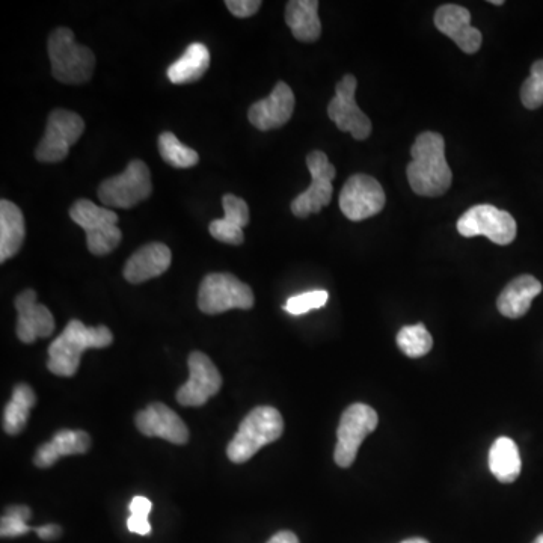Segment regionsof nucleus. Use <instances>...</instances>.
I'll return each mask as SVG.
<instances>
[{
  "instance_id": "1",
  "label": "nucleus",
  "mask_w": 543,
  "mask_h": 543,
  "mask_svg": "<svg viewBox=\"0 0 543 543\" xmlns=\"http://www.w3.org/2000/svg\"><path fill=\"white\" fill-rule=\"evenodd\" d=\"M406 169L412 191L420 197H441L450 189L453 174L445 159V142L439 133L424 132L411 148Z\"/></svg>"
},
{
  "instance_id": "2",
  "label": "nucleus",
  "mask_w": 543,
  "mask_h": 543,
  "mask_svg": "<svg viewBox=\"0 0 543 543\" xmlns=\"http://www.w3.org/2000/svg\"><path fill=\"white\" fill-rule=\"evenodd\" d=\"M114 341L108 326L89 328L80 320H71L62 334L50 344L47 369L56 376L70 378L76 375L82 353L88 349H105Z\"/></svg>"
},
{
  "instance_id": "3",
  "label": "nucleus",
  "mask_w": 543,
  "mask_h": 543,
  "mask_svg": "<svg viewBox=\"0 0 543 543\" xmlns=\"http://www.w3.org/2000/svg\"><path fill=\"white\" fill-rule=\"evenodd\" d=\"M283 432L284 420L280 411L272 406H258L246 415L233 441L228 444V459L234 464H245L264 445L277 441Z\"/></svg>"
},
{
  "instance_id": "4",
  "label": "nucleus",
  "mask_w": 543,
  "mask_h": 543,
  "mask_svg": "<svg viewBox=\"0 0 543 543\" xmlns=\"http://www.w3.org/2000/svg\"><path fill=\"white\" fill-rule=\"evenodd\" d=\"M52 74L65 85H80L93 77L96 55L93 50L77 43L73 31L58 28L52 32L47 44Z\"/></svg>"
},
{
  "instance_id": "5",
  "label": "nucleus",
  "mask_w": 543,
  "mask_h": 543,
  "mask_svg": "<svg viewBox=\"0 0 543 543\" xmlns=\"http://www.w3.org/2000/svg\"><path fill=\"white\" fill-rule=\"evenodd\" d=\"M70 218L83 228L91 254L108 255L118 248L123 233L118 228V215L89 200H77L71 206Z\"/></svg>"
},
{
  "instance_id": "6",
  "label": "nucleus",
  "mask_w": 543,
  "mask_h": 543,
  "mask_svg": "<svg viewBox=\"0 0 543 543\" xmlns=\"http://www.w3.org/2000/svg\"><path fill=\"white\" fill-rule=\"evenodd\" d=\"M198 307L210 316L236 308L251 310L254 307V293L248 284L242 283L234 275L210 274L201 283Z\"/></svg>"
},
{
  "instance_id": "7",
  "label": "nucleus",
  "mask_w": 543,
  "mask_h": 543,
  "mask_svg": "<svg viewBox=\"0 0 543 543\" xmlns=\"http://www.w3.org/2000/svg\"><path fill=\"white\" fill-rule=\"evenodd\" d=\"M153 192L151 174L142 160H132L126 171L103 181L99 198L105 206L114 209H132L147 200Z\"/></svg>"
},
{
  "instance_id": "8",
  "label": "nucleus",
  "mask_w": 543,
  "mask_h": 543,
  "mask_svg": "<svg viewBox=\"0 0 543 543\" xmlns=\"http://www.w3.org/2000/svg\"><path fill=\"white\" fill-rule=\"evenodd\" d=\"M379 418L372 406L353 403L341 415L334 459L338 467L349 468L355 462L362 441L375 432Z\"/></svg>"
},
{
  "instance_id": "9",
  "label": "nucleus",
  "mask_w": 543,
  "mask_h": 543,
  "mask_svg": "<svg viewBox=\"0 0 543 543\" xmlns=\"http://www.w3.org/2000/svg\"><path fill=\"white\" fill-rule=\"evenodd\" d=\"M85 132V121L76 112L55 109L47 120L46 133L35 150V157L41 163L62 162L70 148Z\"/></svg>"
},
{
  "instance_id": "10",
  "label": "nucleus",
  "mask_w": 543,
  "mask_h": 543,
  "mask_svg": "<svg viewBox=\"0 0 543 543\" xmlns=\"http://www.w3.org/2000/svg\"><path fill=\"white\" fill-rule=\"evenodd\" d=\"M458 231L464 237H488L497 245H510L515 240L516 221L510 213L491 204L471 207L458 221Z\"/></svg>"
},
{
  "instance_id": "11",
  "label": "nucleus",
  "mask_w": 543,
  "mask_h": 543,
  "mask_svg": "<svg viewBox=\"0 0 543 543\" xmlns=\"http://www.w3.org/2000/svg\"><path fill=\"white\" fill-rule=\"evenodd\" d=\"M307 166L311 174V185L293 200L292 213L296 218H308L313 213H319L331 203L334 192L332 181L337 171L323 151L308 154Z\"/></svg>"
},
{
  "instance_id": "12",
  "label": "nucleus",
  "mask_w": 543,
  "mask_h": 543,
  "mask_svg": "<svg viewBox=\"0 0 543 543\" xmlns=\"http://www.w3.org/2000/svg\"><path fill=\"white\" fill-rule=\"evenodd\" d=\"M385 207V192L376 178L352 175L340 194V209L349 221L359 222L378 215Z\"/></svg>"
},
{
  "instance_id": "13",
  "label": "nucleus",
  "mask_w": 543,
  "mask_h": 543,
  "mask_svg": "<svg viewBox=\"0 0 543 543\" xmlns=\"http://www.w3.org/2000/svg\"><path fill=\"white\" fill-rule=\"evenodd\" d=\"M356 77L346 74L335 86V97L329 102L328 115L341 132H349L353 139L364 141L372 135V121L359 109L355 100Z\"/></svg>"
},
{
  "instance_id": "14",
  "label": "nucleus",
  "mask_w": 543,
  "mask_h": 543,
  "mask_svg": "<svg viewBox=\"0 0 543 543\" xmlns=\"http://www.w3.org/2000/svg\"><path fill=\"white\" fill-rule=\"evenodd\" d=\"M188 366L191 378L177 391V402L181 406H203L221 390V373L203 352L191 353Z\"/></svg>"
},
{
  "instance_id": "15",
  "label": "nucleus",
  "mask_w": 543,
  "mask_h": 543,
  "mask_svg": "<svg viewBox=\"0 0 543 543\" xmlns=\"http://www.w3.org/2000/svg\"><path fill=\"white\" fill-rule=\"evenodd\" d=\"M295 94L286 82H278L269 97L249 108L248 120L261 132L280 129L289 123L295 111Z\"/></svg>"
},
{
  "instance_id": "16",
  "label": "nucleus",
  "mask_w": 543,
  "mask_h": 543,
  "mask_svg": "<svg viewBox=\"0 0 543 543\" xmlns=\"http://www.w3.org/2000/svg\"><path fill=\"white\" fill-rule=\"evenodd\" d=\"M17 337L26 344L35 343L38 338H47L55 331V319L49 308L38 304L35 290L28 289L16 298Z\"/></svg>"
},
{
  "instance_id": "17",
  "label": "nucleus",
  "mask_w": 543,
  "mask_h": 543,
  "mask_svg": "<svg viewBox=\"0 0 543 543\" xmlns=\"http://www.w3.org/2000/svg\"><path fill=\"white\" fill-rule=\"evenodd\" d=\"M435 26L468 55H474L482 47V32L471 25V14L467 8L453 4L442 5L435 13Z\"/></svg>"
},
{
  "instance_id": "18",
  "label": "nucleus",
  "mask_w": 543,
  "mask_h": 543,
  "mask_svg": "<svg viewBox=\"0 0 543 543\" xmlns=\"http://www.w3.org/2000/svg\"><path fill=\"white\" fill-rule=\"evenodd\" d=\"M136 427L145 436H157L172 444L183 445L189 441V429L172 409L163 403H151L135 418Z\"/></svg>"
},
{
  "instance_id": "19",
  "label": "nucleus",
  "mask_w": 543,
  "mask_h": 543,
  "mask_svg": "<svg viewBox=\"0 0 543 543\" xmlns=\"http://www.w3.org/2000/svg\"><path fill=\"white\" fill-rule=\"evenodd\" d=\"M171 249L163 243L153 242L139 248L124 266V278L130 284H142L165 274L171 266Z\"/></svg>"
},
{
  "instance_id": "20",
  "label": "nucleus",
  "mask_w": 543,
  "mask_h": 543,
  "mask_svg": "<svg viewBox=\"0 0 543 543\" xmlns=\"http://www.w3.org/2000/svg\"><path fill=\"white\" fill-rule=\"evenodd\" d=\"M225 216L210 222L209 231L216 240L228 245H242L245 240L243 228L249 224V207L242 198L233 194L222 198Z\"/></svg>"
},
{
  "instance_id": "21",
  "label": "nucleus",
  "mask_w": 543,
  "mask_h": 543,
  "mask_svg": "<svg viewBox=\"0 0 543 543\" xmlns=\"http://www.w3.org/2000/svg\"><path fill=\"white\" fill-rule=\"evenodd\" d=\"M89 447L91 438L83 430H59L52 441L38 448L34 462L38 468H49L62 456L83 455Z\"/></svg>"
},
{
  "instance_id": "22",
  "label": "nucleus",
  "mask_w": 543,
  "mask_h": 543,
  "mask_svg": "<svg viewBox=\"0 0 543 543\" xmlns=\"http://www.w3.org/2000/svg\"><path fill=\"white\" fill-rule=\"evenodd\" d=\"M542 292V284L531 275H521L498 296V311L509 319H519L530 310L531 302Z\"/></svg>"
},
{
  "instance_id": "23",
  "label": "nucleus",
  "mask_w": 543,
  "mask_h": 543,
  "mask_svg": "<svg viewBox=\"0 0 543 543\" xmlns=\"http://www.w3.org/2000/svg\"><path fill=\"white\" fill-rule=\"evenodd\" d=\"M286 23L293 37L302 43H314L322 35L317 0H290L286 7Z\"/></svg>"
},
{
  "instance_id": "24",
  "label": "nucleus",
  "mask_w": 543,
  "mask_h": 543,
  "mask_svg": "<svg viewBox=\"0 0 543 543\" xmlns=\"http://www.w3.org/2000/svg\"><path fill=\"white\" fill-rule=\"evenodd\" d=\"M25 216L17 204L0 201V261L13 258L25 242Z\"/></svg>"
},
{
  "instance_id": "25",
  "label": "nucleus",
  "mask_w": 543,
  "mask_h": 543,
  "mask_svg": "<svg viewBox=\"0 0 543 543\" xmlns=\"http://www.w3.org/2000/svg\"><path fill=\"white\" fill-rule=\"evenodd\" d=\"M210 67V52L204 44L194 43L168 68V79L175 85L197 82Z\"/></svg>"
},
{
  "instance_id": "26",
  "label": "nucleus",
  "mask_w": 543,
  "mask_h": 543,
  "mask_svg": "<svg viewBox=\"0 0 543 543\" xmlns=\"http://www.w3.org/2000/svg\"><path fill=\"white\" fill-rule=\"evenodd\" d=\"M521 456L518 445L506 436H501L489 450V470L498 482L513 483L521 474Z\"/></svg>"
},
{
  "instance_id": "27",
  "label": "nucleus",
  "mask_w": 543,
  "mask_h": 543,
  "mask_svg": "<svg viewBox=\"0 0 543 543\" xmlns=\"http://www.w3.org/2000/svg\"><path fill=\"white\" fill-rule=\"evenodd\" d=\"M37 397L29 385L19 384L13 391L10 403L5 408L4 429L8 435H19L28 423L29 412L34 408Z\"/></svg>"
},
{
  "instance_id": "28",
  "label": "nucleus",
  "mask_w": 543,
  "mask_h": 543,
  "mask_svg": "<svg viewBox=\"0 0 543 543\" xmlns=\"http://www.w3.org/2000/svg\"><path fill=\"white\" fill-rule=\"evenodd\" d=\"M159 151L162 159L174 168H192L200 162L197 151L181 144L177 136L171 132H165L159 136Z\"/></svg>"
},
{
  "instance_id": "29",
  "label": "nucleus",
  "mask_w": 543,
  "mask_h": 543,
  "mask_svg": "<svg viewBox=\"0 0 543 543\" xmlns=\"http://www.w3.org/2000/svg\"><path fill=\"white\" fill-rule=\"evenodd\" d=\"M400 350L409 358H421L432 350L433 338L423 323L405 326L397 334Z\"/></svg>"
},
{
  "instance_id": "30",
  "label": "nucleus",
  "mask_w": 543,
  "mask_h": 543,
  "mask_svg": "<svg viewBox=\"0 0 543 543\" xmlns=\"http://www.w3.org/2000/svg\"><path fill=\"white\" fill-rule=\"evenodd\" d=\"M522 105L527 109H539L543 106V59L531 67L530 77L521 88Z\"/></svg>"
},
{
  "instance_id": "31",
  "label": "nucleus",
  "mask_w": 543,
  "mask_h": 543,
  "mask_svg": "<svg viewBox=\"0 0 543 543\" xmlns=\"http://www.w3.org/2000/svg\"><path fill=\"white\" fill-rule=\"evenodd\" d=\"M31 509L26 506L8 507L5 515L0 522V534L2 537H17L29 533L32 527L28 525V519L31 518Z\"/></svg>"
},
{
  "instance_id": "32",
  "label": "nucleus",
  "mask_w": 543,
  "mask_h": 543,
  "mask_svg": "<svg viewBox=\"0 0 543 543\" xmlns=\"http://www.w3.org/2000/svg\"><path fill=\"white\" fill-rule=\"evenodd\" d=\"M326 302H328V292L313 290V292L292 296L284 305V310L289 314H293V316H301V314L308 313V311L325 307Z\"/></svg>"
},
{
  "instance_id": "33",
  "label": "nucleus",
  "mask_w": 543,
  "mask_h": 543,
  "mask_svg": "<svg viewBox=\"0 0 543 543\" xmlns=\"http://www.w3.org/2000/svg\"><path fill=\"white\" fill-rule=\"evenodd\" d=\"M225 7L230 10L233 16L239 17V19H248L260 10L261 2L260 0H227Z\"/></svg>"
},
{
  "instance_id": "34",
  "label": "nucleus",
  "mask_w": 543,
  "mask_h": 543,
  "mask_svg": "<svg viewBox=\"0 0 543 543\" xmlns=\"http://www.w3.org/2000/svg\"><path fill=\"white\" fill-rule=\"evenodd\" d=\"M130 515L144 516L148 518L151 510H153V503L145 497H135L129 504Z\"/></svg>"
},
{
  "instance_id": "35",
  "label": "nucleus",
  "mask_w": 543,
  "mask_h": 543,
  "mask_svg": "<svg viewBox=\"0 0 543 543\" xmlns=\"http://www.w3.org/2000/svg\"><path fill=\"white\" fill-rule=\"evenodd\" d=\"M127 528L132 533L141 534V536H147V534L151 533L150 522L144 516L130 515L129 519H127Z\"/></svg>"
},
{
  "instance_id": "36",
  "label": "nucleus",
  "mask_w": 543,
  "mask_h": 543,
  "mask_svg": "<svg viewBox=\"0 0 543 543\" xmlns=\"http://www.w3.org/2000/svg\"><path fill=\"white\" fill-rule=\"evenodd\" d=\"M37 531L38 536L43 540H55L61 536L62 530L59 525H44V527L34 528Z\"/></svg>"
},
{
  "instance_id": "37",
  "label": "nucleus",
  "mask_w": 543,
  "mask_h": 543,
  "mask_svg": "<svg viewBox=\"0 0 543 543\" xmlns=\"http://www.w3.org/2000/svg\"><path fill=\"white\" fill-rule=\"evenodd\" d=\"M267 543H299V539L292 531H280Z\"/></svg>"
},
{
  "instance_id": "38",
  "label": "nucleus",
  "mask_w": 543,
  "mask_h": 543,
  "mask_svg": "<svg viewBox=\"0 0 543 543\" xmlns=\"http://www.w3.org/2000/svg\"><path fill=\"white\" fill-rule=\"evenodd\" d=\"M402 543H429V542H427V540L418 539V537H415V539H408V540H405V542H402Z\"/></svg>"
},
{
  "instance_id": "39",
  "label": "nucleus",
  "mask_w": 543,
  "mask_h": 543,
  "mask_svg": "<svg viewBox=\"0 0 543 543\" xmlns=\"http://www.w3.org/2000/svg\"><path fill=\"white\" fill-rule=\"evenodd\" d=\"M492 5H503V0H491Z\"/></svg>"
},
{
  "instance_id": "40",
  "label": "nucleus",
  "mask_w": 543,
  "mask_h": 543,
  "mask_svg": "<svg viewBox=\"0 0 543 543\" xmlns=\"http://www.w3.org/2000/svg\"><path fill=\"white\" fill-rule=\"evenodd\" d=\"M533 543H543V534H540V536L537 537V539L534 540Z\"/></svg>"
}]
</instances>
